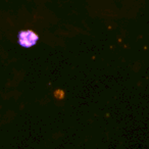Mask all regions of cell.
<instances>
[{"label": "cell", "instance_id": "obj_1", "mask_svg": "<svg viewBox=\"0 0 149 149\" xmlns=\"http://www.w3.org/2000/svg\"><path fill=\"white\" fill-rule=\"evenodd\" d=\"M39 37L33 31H22L19 34V42L23 47H32L37 43Z\"/></svg>", "mask_w": 149, "mask_h": 149}]
</instances>
